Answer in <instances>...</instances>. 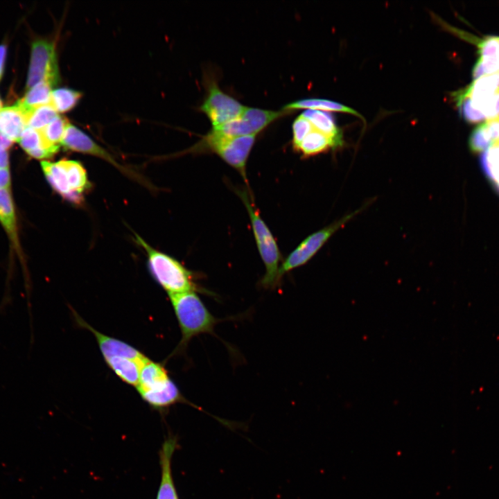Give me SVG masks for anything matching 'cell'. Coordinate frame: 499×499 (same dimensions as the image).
<instances>
[{
	"label": "cell",
	"instance_id": "obj_1",
	"mask_svg": "<svg viewBox=\"0 0 499 499\" xmlns=\"http://www.w3.org/2000/svg\"><path fill=\"white\" fill-rule=\"evenodd\" d=\"M169 297L182 334L175 352L184 350L197 335L213 334L215 326L221 320L211 313L195 291L169 295Z\"/></svg>",
	"mask_w": 499,
	"mask_h": 499
},
{
	"label": "cell",
	"instance_id": "obj_2",
	"mask_svg": "<svg viewBox=\"0 0 499 499\" xmlns=\"http://www.w3.org/2000/svg\"><path fill=\"white\" fill-rule=\"evenodd\" d=\"M136 241L146 251L148 268L156 281L169 295L200 291L194 281V274L173 257L159 252L135 234Z\"/></svg>",
	"mask_w": 499,
	"mask_h": 499
},
{
	"label": "cell",
	"instance_id": "obj_3",
	"mask_svg": "<svg viewBox=\"0 0 499 499\" xmlns=\"http://www.w3.org/2000/svg\"><path fill=\"white\" fill-rule=\"evenodd\" d=\"M41 166L46 180L58 194L73 204L82 203L91 184L80 162L67 159L56 162L44 160Z\"/></svg>",
	"mask_w": 499,
	"mask_h": 499
},
{
	"label": "cell",
	"instance_id": "obj_4",
	"mask_svg": "<svg viewBox=\"0 0 499 499\" xmlns=\"http://www.w3.org/2000/svg\"><path fill=\"white\" fill-rule=\"evenodd\" d=\"M256 137V135L229 137L211 130L188 152H211L216 154L236 169L247 182L246 164Z\"/></svg>",
	"mask_w": 499,
	"mask_h": 499
},
{
	"label": "cell",
	"instance_id": "obj_5",
	"mask_svg": "<svg viewBox=\"0 0 499 499\" xmlns=\"http://www.w3.org/2000/svg\"><path fill=\"white\" fill-rule=\"evenodd\" d=\"M249 214L258 250L265 268L261 284L268 288L279 281V262L281 255L270 229L260 216L245 191H237Z\"/></svg>",
	"mask_w": 499,
	"mask_h": 499
},
{
	"label": "cell",
	"instance_id": "obj_6",
	"mask_svg": "<svg viewBox=\"0 0 499 499\" xmlns=\"http://www.w3.org/2000/svg\"><path fill=\"white\" fill-rule=\"evenodd\" d=\"M366 205L307 236L279 266V280L286 273L301 267L309 261L338 230L365 209Z\"/></svg>",
	"mask_w": 499,
	"mask_h": 499
},
{
	"label": "cell",
	"instance_id": "obj_7",
	"mask_svg": "<svg viewBox=\"0 0 499 499\" xmlns=\"http://www.w3.org/2000/svg\"><path fill=\"white\" fill-rule=\"evenodd\" d=\"M204 80L206 96L199 109L209 119L212 128L228 123L243 113L245 106L225 93L216 78L205 75Z\"/></svg>",
	"mask_w": 499,
	"mask_h": 499
},
{
	"label": "cell",
	"instance_id": "obj_8",
	"mask_svg": "<svg viewBox=\"0 0 499 499\" xmlns=\"http://www.w3.org/2000/svg\"><path fill=\"white\" fill-rule=\"evenodd\" d=\"M60 82L55 45L49 40L40 39L32 44L27 87L45 82L53 87Z\"/></svg>",
	"mask_w": 499,
	"mask_h": 499
},
{
	"label": "cell",
	"instance_id": "obj_9",
	"mask_svg": "<svg viewBox=\"0 0 499 499\" xmlns=\"http://www.w3.org/2000/svg\"><path fill=\"white\" fill-rule=\"evenodd\" d=\"M292 112L283 109L272 111L245 107L238 117L211 130L229 137L256 135L277 119Z\"/></svg>",
	"mask_w": 499,
	"mask_h": 499
},
{
	"label": "cell",
	"instance_id": "obj_10",
	"mask_svg": "<svg viewBox=\"0 0 499 499\" xmlns=\"http://www.w3.org/2000/svg\"><path fill=\"white\" fill-rule=\"evenodd\" d=\"M459 91L470 98L472 106L485 119L499 118V87L490 76L475 79Z\"/></svg>",
	"mask_w": 499,
	"mask_h": 499
},
{
	"label": "cell",
	"instance_id": "obj_11",
	"mask_svg": "<svg viewBox=\"0 0 499 499\" xmlns=\"http://www.w3.org/2000/svg\"><path fill=\"white\" fill-rule=\"evenodd\" d=\"M61 145L67 150L103 159L128 175H134L133 172L120 164L112 155L96 143L86 133L70 123L66 128Z\"/></svg>",
	"mask_w": 499,
	"mask_h": 499
},
{
	"label": "cell",
	"instance_id": "obj_12",
	"mask_svg": "<svg viewBox=\"0 0 499 499\" xmlns=\"http://www.w3.org/2000/svg\"><path fill=\"white\" fill-rule=\"evenodd\" d=\"M73 313L79 326L89 330L94 334L104 359L119 356L129 358L140 362H144L148 359L132 346L98 331L83 320L74 310H73Z\"/></svg>",
	"mask_w": 499,
	"mask_h": 499
},
{
	"label": "cell",
	"instance_id": "obj_13",
	"mask_svg": "<svg viewBox=\"0 0 499 499\" xmlns=\"http://www.w3.org/2000/svg\"><path fill=\"white\" fill-rule=\"evenodd\" d=\"M178 446L177 438L169 435L159 450L161 481L156 499H179L172 475V458Z\"/></svg>",
	"mask_w": 499,
	"mask_h": 499
},
{
	"label": "cell",
	"instance_id": "obj_14",
	"mask_svg": "<svg viewBox=\"0 0 499 499\" xmlns=\"http://www.w3.org/2000/svg\"><path fill=\"white\" fill-rule=\"evenodd\" d=\"M139 393L148 404L157 410H164L177 403L190 404L170 378L161 385Z\"/></svg>",
	"mask_w": 499,
	"mask_h": 499
},
{
	"label": "cell",
	"instance_id": "obj_15",
	"mask_svg": "<svg viewBox=\"0 0 499 499\" xmlns=\"http://www.w3.org/2000/svg\"><path fill=\"white\" fill-rule=\"evenodd\" d=\"M0 223L16 252L21 256L17 216L10 189L0 190Z\"/></svg>",
	"mask_w": 499,
	"mask_h": 499
},
{
	"label": "cell",
	"instance_id": "obj_16",
	"mask_svg": "<svg viewBox=\"0 0 499 499\" xmlns=\"http://www.w3.org/2000/svg\"><path fill=\"white\" fill-rule=\"evenodd\" d=\"M26 116L21 108L13 106L1 107L0 110V134L10 141H18L26 128Z\"/></svg>",
	"mask_w": 499,
	"mask_h": 499
},
{
	"label": "cell",
	"instance_id": "obj_17",
	"mask_svg": "<svg viewBox=\"0 0 499 499\" xmlns=\"http://www.w3.org/2000/svg\"><path fill=\"white\" fill-rule=\"evenodd\" d=\"M301 115L306 118L313 128L329 137L334 143L335 149L344 145L343 134L338 128L333 116L320 110H306Z\"/></svg>",
	"mask_w": 499,
	"mask_h": 499
},
{
	"label": "cell",
	"instance_id": "obj_18",
	"mask_svg": "<svg viewBox=\"0 0 499 499\" xmlns=\"http://www.w3.org/2000/svg\"><path fill=\"white\" fill-rule=\"evenodd\" d=\"M18 141L29 155L39 159L53 157L60 148L49 145L43 139L40 130L29 127L24 129Z\"/></svg>",
	"mask_w": 499,
	"mask_h": 499
},
{
	"label": "cell",
	"instance_id": "obj_19",
	"mask_svg": "<svg viewBox=\"0 0 499 499\" xmlns=\"http://www.w3.org/2000/svg\"><path fill=\"white\" fill-rule=\"evenodd\" d=\"M499 140V118L489 119L478 125L471 132L469 140L470 149L481 153L495 141Z\"/></svg>",
	"mask_w": 499,
	"mask_h": 499
},
{
	"label": "cell",
	"instance_id": "obj_20",
	"mask_svg": "<svg viewBox=\"0 0 499 499\" xmlns=\"http://www.w3.org/2000/svg\"><path fill=\"white\" fill-rule=\"evenodd\" d=\"M105 360L110 368L123 382L137 387L141 367L145 362H140L129 358L119 356L107 358Z\"/></svg>",
	"mask_w": 499,
	"mask_h": 499
},
{
	"label": "cell",
	"instance_id": "obj_21",
	"mask_svg": "<svg viewBox=\"0 0 499 499\" xmlns=\"http://www.w3.org/2000/svg\"><path fill=\"white\" fill-rule=\"evenodd\" d=\"M283 110L294 111L305 109L320 110L324 112H340L356 115L363 119L362 116L353 109L342 103L322 98H304L291 102L286 105Z\"/></svg>",
	"mask_w": 499,
	"mask_h": 499
},
{
	"label": "cell",
	"instance_id": "obj_22",
	"mask_svg": "<svg viewBox=\"0 0 499 499\" xmlns=\"http://www.w3.org/2000/svg\"><path fill=\"white\" fill-rule=\"evenodd\" d=\"M170 379L166 369L160 364L148 359L141 366L137 389L138 392L161 385Z\"/></svg>",
	"mask_w": 499,
	"mask_h": 499
},
{
	"label": "cell",
	"instance_id": "obj_23",
	"mask_svg": "<svg viewBox=\"0 0 499 499\" xmlns=\"http://www.w3.org/2000/svg\"><path fill=\"white\" fill-rule=\"evenodd\" d=\"M480 163L484 174L499 194V141L492 142L480 153Z\"/></svg>",
	"mask_w": 499,
	"mask_h": 499
},
{
	"label": "cell",
	"instance_id": "obj_24",
	"mask_svg": "<svg viewBox=\"0 0 499 499\" xmlns=\"http://www.w3.org/2000/svg\"><path fill=\"white\" fill-rule=\"evenodd\" d=\"M335 149L333 141L313 128L299 144L296 151L299 152L303 157H310L327 151L329 149Z\"/></svg>",
	"mask_w": 499,
	"mask_h": 499
},
{
	"label": "cell",
	"instance_id": "obj_25",
	"mask_svg": "<svg viewBox=\"0 0 499 499\" xmlns=\"http://www.w3.org/2000/svg\"><path fill=\"white\" fill-rule=\"evenodd\" d=\"M51 92V86L42 82L28 89L25 96L16 104L26 116L34 108L50 104Z\"/></svg>",
	"mask_w": 499,
	"mask_h": 499
},
{
	"label": "cell",
	"instance_id": "obj_26",
	"mask_svg": "<svg viewBox=\"0 0 499 499\" xmlns=\"http://www.w3.org/2000/svg\"><path fill=\"white\" fill-rule=\"evenodd\" d=\"M82 93L69 88H59L51 92L50 104L58 112L72 110L82 97Z\"/></svg>",
	"mask_w": 499,
	"mask_h": 499
},
{
	"label": "cell",
	"instance_id": "obj_27",
	"mask_svg": "<svg viewBox=\"0 0 499 499\" xmlns=\"http://www.w3.org/2000/svg\"><path fill=\"white\" fill-rule=\"evenodd\" d=\"M58 116L51 104L34 108L26 114V126L40 130Z\"/></svg>",
	"mask_w": 499,
	"mask_h": 499
},
{
	"label": "cell",
	"instance_id": "obj_28",
	"mask_svg": "<svg viewBox=\"0 0 499 499\" xmlns=\"http://www.w3.org/2000/svg\"><path fill=\"white\" fill-rule=\"evenodd\" d=\"M69 123L67 119L58 115L40 132L49 145L60 146Z\"/></svg>",
	"mask_w": 499,
	"mask_h": 499
},
{
	"label": "cell",
	"instance_id": "obj_29",
	"mask_svg": "<svg viewBox=\"0 0 499 499\" xmlns=\"http://www.w3.org/2000/svg\"><path fill=\"white\" fill-rule=\"evenodd\" d=\"M311 123L301 114L297 116L293 121L292 130V146L296 150L305 137L313 130Z\"/></svg>",
	"mask_w": 499,
	"mask_h": 499
},
{
	"label": "cell",
	"instance_id": "obj_30",
	"mask_svg": "<svg viewBox=\"0 0 499 499\" xmlns=\"http://www.w3.org/2000/svg\"><path fill=\"white\" fill-rule=\"evenodd\" d=\"M11 177L9 168H0V190L10 189Z\"/></svg>",
	"mask_w": 499,
	"mask_h": 499
},
{
	"label": "cell",
	"instance_id": "obj_31",
	"mask_svg": "<svg viewBox=\"0 0 499 499\" xmlns=\"http://www.w3.org/2000/svg\"><path fill=\"white\" fill-rule=\"evenodd\" d=\"M9 168V159L7 149L0 144V168Z\"/></svg>",
	"mask_w": 499,
	"mask_h": 499
},
{
	"label": "cell",
	"instance_id": "obj_32",
	"mask_svg": "<svg viewBox=\"0 0 499 499\" xmlns=\"http://www.w3.org/2000/svg\"><path fill=\"white\" fill-rule=\"evenodd\" d=\"M6 51V50L5 45L4 44L0 45V77L1 76L3 69Z\"/></svg>",
	"mask_w": 499,
	"mask_h": 499
},
{
	"label": "cell",
	"instance_id": "obj_33",
	"mask_svg": "<svg viewBox=\"0 0 499 499\" xmlns=\"http://www.w3.org/2000/svg\"><path fill=\"white\" fill-rule=\"evenodd\" d=\"M1 109V102L0 100V110Z\"/></svg>",
	"mask_w": 499,
	"mask_h": 499
},
{
	"label": "cell",
	"instance_id": "obj_34",
	"mask_svg": "<svg viewBox=\"0 0 499 499\" xmlns=\"http://www.w3.org/2000/svg\"></svg>",
	"mask_w": 499,
	"mask_h": 499
}]
</instances>
